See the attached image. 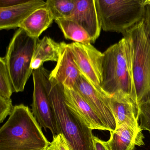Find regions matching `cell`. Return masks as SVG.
Listing matches in <instances>:
<instances>
[{"mask_svg": "<svg viewBox=\"0 0 150 150\" xmlns=\"http://www.w3.org/2000/svg\"><path fill=\"white\" fill-rule=\"evenodd\" d=\"M142 130L125 124L116 128L110 132V138L107 141L109 150H133L136 146L144 145Z\"/></svg>", "mask_w": 150, "mask_h": 150, "instance_id": "15", "label": "cell"}, {"mask_svg": "<svg viewBox=\"0 0 150 150\" xmlns=\"http://www.w3.org/2000/svg\"><path fill=\"white\" fill-rule=\"evenodd\" d=\"M50 142L30 109L16 105L0 129V150H47Z\"/></svg>", "mask_w": 150, "mask_h": 150, "instance_id": "2", "label": "cell"}, {"mask_svg": "<svg viewBox=\"0 0 150 150\" xmlns=\"http://www.w3.org/2000/svg\"><path fill=\"white\" fill-rule=\"evenodd\" d=\"M149 0H95L101 27L105 31L122 33L144 19Z\"/></svg>", "mask_w": 150, "mask_h": 150, "instance_id": "4", "label": "cell"}, {"mask_svg": "<svg viewBox=\"0 0 150 150\" xmlns=\"http://www.w3.org/2000/svg\"><path fill=\"white\" fill-rule=\"evenodd\" d=\"M66 19L77 23L89 35L91 43H94L100 34L99 20L95 0H77L73 12Z\"/></svg>", "mask_w": 150, "mask_h": 150, "instance_id": "11", "label": "cell"}, {"mask_svg": "<svg viewBox=\"0 0 150 150\" xmlns=\"http://www.w3.org/2000/svg\"><path fill=\"white\" fill-rule=\"evenodd\" d=\"M145 26L150 36V0L145 8L144 15L143 19Z\"/></svg>", "mask_w": 150, "mask_h": 150, "instance_id": "24", "label": "cell"}, {"mask_svg": "<svg viewBox=\"0 0 150 150\" xmlns=\"http://www.w3.org/2000/svg\"><path fill=\"white\" fill-rule=\"evenodd\" d=\"M47 88L60 133L65 136L72 150H96L93 130L87 127L67 107L64 86L49 79Z\"/></svg>", "mask_w": 150, "mask_h": 150, "instance_id": "3", "label": "cell"}, {"mask_svg": "<svg viewBox=\"0 0 150 150\" xmlns=\"http://www.w3.org/2000/svg\"><path fill=\"white\" fill-rule=\"evenodd\" d=\"M47 150H72L66 138L63 133H60L53 136Z\"/></svg>", "mask_w": 150, "mask_h": 150, "instance_id": "22", "label": "cell"}, {"mask_svg": "<svg viewBox=\"0 0 150 150\" xmlns=\"http://www.w3.org/2000/svg\"><path fill=\"white\" fill-rule=\"evenodd\" d=\"M65 103L68 109L92 130H108L100 117L78 92L64 87Z\"/></svg>", "mask_w": 150, "mask_h": 150, "instance_id": "10", "label": "cell"}, {"mask_svg": "<svg viewBox=\"0 0 150 150\" xmlns=\"http://www.w3.org/2000/svg\"><path fill=\"white\" fill-rule=\"evenodd\" d=\"M100 86L108 96L122 93L132 98V86L124 38L103 53Z\"/></svg>", "mask_w": 150, "mask_h": 150, "instance_id": "6", "label": "cell"}, {"mask_svg": "<svg viewBox=\"0 0 150 150\" xmlns=\"http://www.w3.org/2000/svg\"><path fill=\"white\" fill-rule=\"evenodd\" d=\"M68 46L81 75L95 87L102 90L100 86L102 81L103 53L91 43L72 42L68 44Z\"/></svg>", "mask_w": 150, "mask_h": 150, "instance_id": "8", "label": "cell"}, {"mask_svg": "<svg viewBox=\"0 0 150 150\" xmlns=\"http://www.w3.org/2000/svg\"><path fill=\"white\" fill-rule=\"evenodd\" d=\"M93 139L96 150H109L107 141L102 140L98 137L94 136Z\"/></svg>", "mask_w": 150, "mask_h": 150, "instance_id": "25", "label": "cell"}, {"mask_svg": "<svg viewBox=\"0 0 150 150\" xmlns=\"http://www.w3.org/2000/svg\"><path fill=\"white\" fill-rule=\"evenodd\" d=\"M77 0H47L46 6L51 10L56 18H67L73 12Z\"/></svg>", "mask_w": 150, "mask_h": 150, "instance_id": "19", "label": "cell"}, {"mask_svg": "<svg viewBox=\"0 0 150 150\" xmlns=\"http://www.w3.org/2000/svg\"><path fill=\"white\" fill-rule=\"evenodd\" d=\"M54 21L66 39L79 43H91L87 32L77 23L65 18H56Z\"/></svg>", "mask_w": 150, "mask_h": 150, "instance_id": "18", "label": "cell"}, {"mask_svg": "<svg viewBox=\"0 0 150 150\" xmlns=\"http://www.w3.org/2000/svg\"><path fill=\"white\" fill-rule=\"evenodd\" d=\"M123 35L131 80L132 99L139 107L140 103L150 101V36L143 20Z\"/></svg>", "mask_w": 150, "mask_h": 150, "instance_id": "1", "label": "cell"}, {"mask_svg": "<svg viewBox=\"0 0 150 150\" xmlns=\"http://www.w3.org/2000/svg\"><path fill=\"white\" fill-rule=\"evenodd\" d=\"M50 73L42 67L33 71L32 113L41 127L45 131L50 130L53 136L60 133L52 106L47 88Z\"/></svg>", "mask_w": 150, "mask_h": 150, "instance_id": "7", "label": "cell"}, {"mask_svg": "<svg viewBox=\"0 0 150 150\" xmlns=\"http://www.w3.org/2000/svg\"><path fill=\"white\" fill-rule=\"evenodd\" d=\"M13 92V85L8 71L5 58H0V96L11 98Z\"/></svg>", "mask_w": 150, "mask_h": 150, "instance_id": "20", "label": "cell"}, {"mask_svg": "<svg viewBox=\"0 0 150 150\" xmlns=\"http://www.w3.org/2000/svg\"><path fill=\"white\" fill-rule=\"evenodd\" d=\"M11 98H4L0 96V123L3 122L7 117L10 116L13 110Z\"/></svg>", "mask_w": 150, "mask_h": 150, "instance_id": "23", "label": "cell"}, {"mask_svg": "<svg viewBox=\"0 0 150 150\" xmlns=\"http://www.w3.org/2000/svg\"><path fill=\"white\" fill-rule=\"evenodd\" d=\"M109 105L115 120L116 128L125 124L135 129H141L138 123L139 108L130 96L117 93L110 96Z\"/></svg>", "mask_w": 150, "mask_h": 150, "instance_id": "13", "label": "cell"}, {"mask_svg": "<svg viewBox=\"0 0 150 150\" xmlns=\"http://www.w3.org/2000/svg\"><path fill=\"white\" fill-rule=\"evenodd\" d=\"M38 40L19 28L9 42L4 58L14 92H23L33 73L31 64Z\"/></svg>", "mask_w": 150, "mask_h": 150, "instance_id": "5", "label": "cell"}, {"mask_svg": "<svg viewBox=\"0 0 150 150\" xmlns=\"http://www.w3.org/2000/svg\"><path fill=\"white\" fill-rule=\"evenodd\" d=\"M43 0H28L9 7L0 8V30L19 28L20 24L38 8L46 6Z\"/></svg>", "mask_w": 150, "mask_h": 150, "instance_id": "14", "label": "cell"}, {"mask_svg": "<svg viewBox=\"0 0 150 150\" xmlns=\"http://www.w3.org/2000/svg\"><path fill=\"white\" fill-rule=\"evenodd\" d=\"M60 43L49 37L38 40L36 45L31 64L33 71L39 69L47 61L57 62L60 52Z\"/></svg>", "mask_w": 150, "mask_h": 150, "instance_id": "17", "label": "cell"}, {"mask_svg": "<svg viewBox=\"0 0 150 150\" xmlns=\"http://www.w3.org/2000/svg\"><path fill=\"white\" fill-rule=\"evenodd\" d=\"M60 43L58 60L55 68L50 72V79L64 87L74 89L81 73L74 60L68 44L64 42Z\"/></svg>", "mask_w": 150, "mask_h": 150, "instance_id": "12", "label": "cell"}, {"mask_svg": "<svg viewBox=\"0 0 150 150\" xmlns=\"http://www.w3.org/2000/svg\"><path fill=\"white\" fill-rule=\"evenodd\" d=\"M28 0H0V8L9 7L26 2Z\"/></svg>", "mask_w": 150, "mask_h": 150, "instance_id": "26", "label": "cell"}, {"mask_svg": "<svg viewBox=\"0 0 150 150\" xmlns=\"http://www.w3.org/2000/svg\"><path fill=\"white\" fill-rule=\"evenodd\" d=\"M74 89L78 92L91 106L110 132L116 127L115 120L109 105V97L102 90L95 87L81 75Z\"/></svg>", "mask_w": 150, "mask_h": 150, "instance_id": "9", "label": "cell"}, {"mask_svg": "<svg viewBox=\"0 0 150 150\" xmlns=\"http://www.w3.org/2000/svg\"><path fill=\"white\" fill-rule=\"evenodd\" d=\"M54 20L52 12L46 6L34 11L20 24L19 28L23 29L30 36L38 39Z\"/></svg>", "mask_w": 150, "mask_h": 150, "instance_id": "16", "label": "cell"}, {"mask_svg": "<svg viewBox=\"0 0 150 150\" xmlns=\"http://www.w3.org/2000/svg\"><path fill=\"white\" fill-rule=\"evenodd\" d=\"M140 125L142 130L150 132V101L140 103L139 106Z\"/></svg>", "mask_w": 150, "mask_h": 150, "instance_id": "21", "label": "cell"}]
</instances>
